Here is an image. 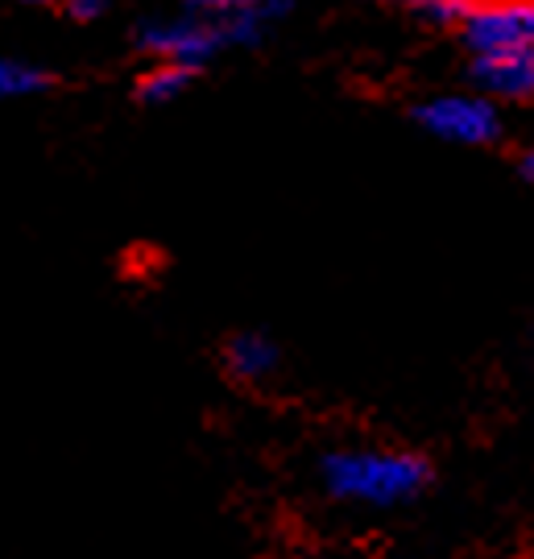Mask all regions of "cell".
Listing matches in <instances>:
<instances>
[{
  "instance_id": "6da1fadb",
  "label": "cell",
  "mask_w": 534,
  "mask_h": 559,
  "mask_svg": "<svg viewBox=\"0 0 534 559\" xmlns=\"http://www.w3.org/2000/svg\"><path fill=\"white\" fill-rule=\"evenodd\" d=\"M319 493L365 514L411 510L436 489V464L427 452L394 443H340L316 456Z\"/></svg>"
},
{
  "instance_id": "7a4b0ae2",
  "label": "cell",
  "mask_w": 534,
  "mask_h": 559,
  "mask_svg": "<svg viewBox=\"0 0 534 559\" xmlns=\"http://www.w3.org/2000/svg\"><path fill=\"white\" fill-rule=\"evenodd\" d=\"M460 38L473 50V59L531 50L534 0H480V9L460 25Z\"/></svg>"
},
{
  "instance_id": "3957f363",
  "label": "cell",
  "mask_w": 534,
  "mask_h": 559,
  "mask_svg": "<svg viewBox=\"0 0 534 559\" xmlns=\"http://www.w3.org/2000/svg\"><path fill=\"white\" fill-rule=\"evenodd\" d=\"M415 117H418V124H427L439 138L468 141V145L501 138V117H497V108L489 100H476V96H443V100L423 104Z\"/></svg>"
},
{
  "instance_id": "277c9868",
  "label": "cell",
  "mask_w": 534,
  "mask_h": 559,
  "mask_svg": "<svg viewBox=\"0 0 534 559\" xmlns=\"http://www.w3.org/2000/svg\"><path fill=\"white\" fill-rule=\"evenodd\" d=\"M224 373L245 385V390H261V385H270L277 381L282 373V365H286V353H282V344L270 340L265 332H237V336L224 340Z\"/></svg>"
},
{
  "instance_id": "5b68a950",
  "label": "cell",
  "mask_w": 534,
  "mask_h": 559,
  "mask_svg": "<svg viewBox=\"0 0 534 559\" xmlns=\"http://www.w3.org/2000/svg\"><path fill=\"white\" fill-rule=\"evenodd\" d=\"M473 80H476V87H485L489 96H501V100H531L534 55L531 50H514V55H485V59H473Z\"/></svg>"
},
{
  "instance_id": "8992f818",
  "label": "cell",
  "mask_w": 534,
  "mask_h": 559,
  "mask_svg": "<svg viewBox=\"0 0 534 559\" xmlns=\"http://www.w3.org/2000/svg\"><path fill=\"white\" fill-rule=\"evenodd\" d=\"M187 83H195V67H187V62H154L138 80V100H170Z\"/></svg>"
},
{
  "instance_id": "52a82bcc",
  "label": "cell",
  "mask_w": 534,
  "mask_h": 559,
  "mask_svg": "<svg viewBox=\"0 0 534 559\" xmlns=\"http://www.w3.org/2000/svg\"><path fill=\"white\" fill-rule=\"evenodd\" d=\"M411 9H415L427 25H439V29H460V25L480 9V0H411Z\"/></svg>"
},
{
  "instance_id": "ba28073f",
  "label": "cell",
  "mask_w": 534,
  "mask_h": 559,
  "mask_svg": "<svg viewBox=\"0 0 534 559\" xmlns=\"http://www.w3.org/2000/svg\"><path fill=\"white\" fill-rule=\"evenodd\" d=\"M46 83H50V75L34 71V67H13V62L0 67V92H34V87H46Z\"/></svg>"
},
{
  "instance_id": "9c48e42d",
  "label": "cell",
  "mask_w": 534,
  "mask_h": 559,
  "mask_svg": "<svg viewBox=\"0 0 534 559\" xmlns=\"http://www.w3.org/2000/svg\"><path fill=\"white\" fill-rule=\"evenodd\" d=\"M104 4H108V0H62V9H67L71 17H80V21L104 13Z\"/></svg>"
},
{
  "instance_id": "30bf717a",
  "label": "cell",
  "mask_w": 534,
  "mask_h": 559,
  "mask_svg": "<svg viewBox=\"0 0 534 559\" xmlns=\"http://www.w3.org/2000/svg\"><path fill=\"white\" fill-rule=\"evenodd\" d=\"M191 4H203V9H240V4H253V0H191Z\"/></svg>"
},
{
  "instance_id": "8fae6325",
  "label": "cell",
  "mask_w": 534,
  "mask_h": 559,
  "mask_svg": "<svg viewBox=\"0 0 534 559\" xmlns=\"http://www.w3.org/2000/svg\"><path fill=\"white\" fill-rule=\"evenodd\" d=\"M25 4H62V0H25Z\"/></svg>"
}]
</instances>
